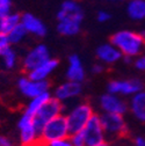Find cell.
<instances>
[{"instance_id":"cell-11","label":"cell","mask_w":145,"mask_h":146,"mask_svg":"<svg viewBox=\"0 0 145 146\" xmlns=\"http://www.w3.org/2000/svg\"><path fill=\"white\" fill-rule=\"evenodd\" d=\"M49 58H50V52H49L48 46L41 43V44L35 45L30 51H28V53L23 58L22 66L27 72H29L36 66L42 64L43 62L48 60Z\"/></svg>"},{"instance_id":"cell-19","label":"cell","mask_w":145,"mask_h":146,"mask_svg":"<svg viewBox=\"0 0 145 146\" xmlns=\"http://www.w3.org/2000/svg\"><path fill=\"white\" fill-rule=\"evenodd\" d=\"M50 98H51V94L49 92H45V93H42L35 98H31L29 103L27 104V107L25 109V113L30 115V116H34L49 101Z\"/></svg>"},{"instance_id":"cell-10","label":"cell","mask_w":145,"mask_h":146,"mask_svg":"<svg viewBox=\"0 0 145 146\" xmlns=\"http://www.w3.org/2000/svg\"><path fill=\"white\" fill-rule=\"evenodd\" d=\"M99 104L103 113H110V114L124 115L129 109L128 103L121 98V95L109 92H107L106 94L100 96Z\"/></svg>"},{"instance_id":"cell-18","label":"cell","mask_w":145,"mask_h":146,"mask_svg":"<svg viewBox=\"0 0 145 146\" xmlns=\"http://www.w3.org/2000/svg\"><path fill=\"white\" fill-rule=\"evenodd\" d=\"M126 14L134 21H142L145 19V0H128Z\"/></svg>"},{"instance_id":"cell-34","label":"cell","mask_w":145,"mask_h":146,"mask_svg":"<svg viewBox=\"0 0 145 146\" xmlns=\"http://www.w3.org/2000/svg\"><path fill=\"white\" fill-rule=\"evenodd\" d=\"M3 21H4V16L0 15V31H3Z\"/></svg>"},{"instance_id":"cell-26","label":"cell","mask_w":145,"mask_h":146,"mask_svg":"<svg viewBox=\"0 0 145 146\" xmlns=\"http://www.w3.org/2000/svg\"><path fill=\"white\" fill-rule=\"evenodd\" d=\"M8 48H11V41L8 38L7 33L0 31V53L7 50Z\"/></svg>"},{"instance_id":"cell-28","label":"cell","mask_w":145,"mask_h":146,"mask_svg":"<svg viewBox=\"0 0 145 146\" xmlns=\"http://www.w3.org/2000/svg\"><path fill=\"white\" fill-rule=\"evenodd\" d=\"M11 0H0V15H7L11 13Z\"/></svg>"},{"instance_id":"cell-32","label":"cell","mask_w":145,"mask_h":146,"mask_svg":"<svg viewBox=\"0 0 145 146\" xmlns=\"http://www.w3.org/2000/svg\"><path fill=\"white\" fill-rule=\"evenodd\" d=\"M103 71H104V66L102 64H94L92 66V72L95 73V74H100Z\"/></svg>"},{"instance_id":"cell-14","label":"cell","mask_w":145,"mask_h":146,"mask_svg":"<svg viewBox=\"0 0 145 146\" xmlns=\"http://www.w3.org/2000/svg\"><path fill=\"white\" fill-rule=\"evenodd\" d=\"M82 92L81 82L77 81H66L62 85H59L55 90V98L58 99L61 102L69 101L70 99L78 98Z\"/></svg>"},{"instance_id":"cell-16","label":"cell","mask_w":145,"mask_h":146,"mask_svg":"<svg viewBox=\"0 0 145 146\" xmlns=\"http://www.w3.org/2000/svg\"><path fill=\"white\" fill-rule=\"evenodd\" d=\"M58 67V60L49 58L48 60L43 62L39 66H36L31 71L28 72V77L34 80H48V78L52 74V72Z\"/></svg>"},{"instance_id":"cell-27","label":"cell","mask_w":145,"mask_h":146,"mask_svg":"<svg viewBox=\"0 0 145 146\" xmlns=\"http://www.w3.org/2000/svg\"><path fill=\"white\" fill-rule=\"evenodd\" d=\"M42 146H73V144L71 143L70 138H64V139H58V140H53L47 144H41Z\"/></svg>"},{"instance_id":"cell-22","label":"cell","mask_w":145,"mask_h":146,"mask_svg":"<svg viewBox=\"0 0 145 146\" xmlns=\"http://www.w3.org/2000/svg\"><path fill=\"white\" fill-rule=\"evenodd\" d=\"M0 58H1V62H3L1 64H3L4 68H6V70H12L16 66L17 56L12 48H8L7 50L0 53Z\"/></svg>"},{"instance_id":"cell-35","label":"cell","mask_w":145,"mask_h":146,"mask_svg":"<svg viewBox=\"0 0 145 146\" xmlns=\"http://www.w3.org/2000/svg\"><path fill=\"white\" fill-rule=\"evenodd\" d=\"M21 146H42L40 143H37V144H29V145H27V144H21Z\"/></svg>"},{"instance_id":"cell-17","label":"cell","mask_w":145,"mask_h":146,"mask_svg":"<svg viewBox=\"0 0 145 146\" xmlns=\"http://www.w3.org/2000/svg\"><path fill=\"white\" fill-rule=\"evenodd\" d=\"M128 107L137 121L145 123V90L144 89L139 90V92H137L131 96V100Z\"/></svg>"},{"instance_id":"cell-29","label":"cell","mask_w":145,"mask_h":146,"mask_svg":"<svg viewBox=\"0 0 145 146\" xmlns=\"http://www.w3.org/2000/svg\"><path fill=\"white\" fill-rule=\"evenodd\" d=\"M96 19H98L99 22L104 23V22L109 21L112 19V14L109 12H107V11H99L98 14H96Z\"/></svg>"},{"instance_id":"cell-6","label":"cell","mask_w":145,"mask_h":146,"mask_svg":"<svg viewBox=\"0 0 145 146\" xmlns=\"http://www.w3.org/2000/svg\"><path fill=\"white\" fill-rule=\"evenodd\" d=\"M81 132L84 135L86 146H96L98 144L104 141L107 137L101 124L100 115L96 114H93V116L89 118Z\"/></svg>"},{"instance_id":"cell-36","label":"cell","mask_w":145,"mask_h":146,"mask_svg":"<svg viewBox=\"0 0 145 146\" xmlns=\"http://www.w3.org/2000/svg\"><path fill=\"white\" fill-rule=\"evenodd\" d=\"M96 146H110V145H109V144H108V143H107V141L104 140V141H102V143H100V144H98Z\"/></svg>"},{"instance_id":"cell-8","label":"cell","mask_w":145,"mask_h":146,"mask_svg":"<svg viewBox=\"0 0 145 146\" xmlns=\"http://www.w3.org/2000/svg\"><path fill=\"white\" fill-rule=\"evenodd\" d=\"M143 89V82L139 79H123L112 80L107 86L109 93H114L121 96H132Z\"/></svg>"},{"instance_id":"cell-31","label":"cell","mask_w":145,"mask_h":146,"mask_svg":"<svg viewBox=\"0 0 145 146\" xmlns=\"http://www.w3.org/2000/svg\"><path fill=\"white\" fill-rule=\"evenodd\" d=\"M0 146H14V143L8 137L0 135Z\"/></svg>"},{"instance_id":"cell-5","label":"cell","mask_w":145,"mask_h":146,"mask_svg":"<svg viewBox=\"0 0 145 146\" xmlns=\"http://www.w3.org/2000/svg\"><path fill=\"white\" fill-rule=\"evenodd\" d=\"M100 119L106 136L122 137L128 132V127H126V123L123 118V115L103 113L102 115H100Z\"/></svg>"},{"instance_id":"cell-3","label":"cell","mask_w":145,"mask_h":146,"mask_svg":"<svg viewBox=\"0 0 145 146\" xmlns=\"http://www.w3.org/2000/svg\"><path fill=\"white\" fill-rule=\"evenodd\" d=\"M93 109L88 103H79L72 108L65 115L70 135L81 131L89 121V118L93 116Z\"/></svg>"},{"instance_id":"cell-20","label":"cell","mask_w":145,"mask_h":146,"mask_svg":"<svg viewBox=\"0 0 145 146\" xmlns=\"http://www.w3.org/2000/svg\"><path fill=\"white\" fill-rule=\"evenodd\" d=\"M81 22L76 20H61L58 21L57 31L63 36H74L80 31Z\"/></svg>"},{"instance_id":"cell-13","label":"cell","mask_w":145,"mask_h":146,"mask_svg":"<svg viewBox=\"0 0 145 146\" xmlns=\"http://www.w3.org/2000/svg\"><path fill=\"white\" fill-rule=\"evenodd\" d=\"M21 25L25 27L28 34L37 37H44L47 35V27L43 21L31 13H25L21 15Z\"/></svg>"},{"instance_id":"cell-37","label":"cell","mask_w":145,"mask_h":146,"mask_svg":"<svg viewBox=\"0 0 145 146\" xmlns=\"http://www.w3.org/2000/svg\"><path fill=\"white\" fill-rule=\"evenodd\" d=\"M139 34H140L142 38H143V41H144V43H145V29H144V30H142V31H140Z\"/></svg>"},{"instance_id":"cell-2","label":"cell","mask_w":145,"mask_h":146,"mask_svg":"<svg viewBox=\"0 0 145 146\" xmlns=\"http://www.w3.org/2000/svg\"><path fill=\"white\" fill-rule=\"evenodd\" d=\"M70 137V130L67 126L66 118L63 114L53 117L40 131V144H47L53 140L64 139Z\"/></svg>"},{"instance_id":"cell-23","label":"cell","mask_w":145,"mask_h":146,"mask_svg":"<svg viewBox=\"0 0 145 146\" xmlns=\"http://www.w3.org/2000/svg\"><path fill=\"white\" fill-rule=\"evenodd\" d=\"M21 22V15L17 13H9L4 16V21H3V33H8L12 30L15 26H17Z\"/></svg>"},{"instance_id":"cell-33","label":"cell","mask_w":145,"mask_h":146,"mask_svg":"<svg viewBox=\"0 0 145 146\" xmlns=\"http://www.w3.org/2000/svg\"><path fill=\"white\" fill-rule=\"evenodd\" d=\"M134 146H145V138L144 137H136L134 141Z\"/></svg>"},{"instance_id":"cell-1","label":"cell","mask_w":145,"mask_h":146,"mask_svg":"<svg viewBox=\"0 0 145 146\" xmlns=\"http://www.w3.org/2000/svg\"><path fill=\"white\" fill-rule=\"evenodd\" d=\"M110 42L122 52L123 56L131 58L139 56L145 48L140 34L132 30H120L115 33Z\"/></svg>"},{"instance_id":"cell-12","label":"cell","mask_w":145,"mask_h":146,"mask_svg":"<svg viewBox=\"0 0 145 146\" xmlns=\"http://www.w3.org/2000/svg\"><path fill=\"white\" fill-rule=\"evenodd\" d=\"M96 57L98 59L106 65H113L122 59V52L112 43H103L96 48Z\"/></svg>"},{"instance_id":"cell-21","label":"cell","mask_w":145,"mask_h":146,"mask_svg":"<svg viewBox=\"0 0 145 146\" xmlns=\"http://www.w3.org/2000/svg\"><path fill=\"white\" fill-rule=\"evenodd\" d=\"M7 35H8L9 41H11V44H19L26 38V36L28 35V33H27V30L25 29V27L20 22L17 26H15L12 30H9L7 33Z\"/></svg>"},{"instance_id":"cell-9","label":"cell","mask_w":145,"mask_h":146,"mask_svg":"<svg viewBox=\"0 0 145 146\" xmlns=\"http://www.w3.org/2000/svg\"><path fill=\"white\" fill-rule=\"evenodd\" d=\"M49 87L50 85L48 80H34V79H30L28 76L21 77L17 80V88H19L20 93L28 99L49 92Z\"/></svg>"},{"instance_id":"cell-30","label":"cell","mask_w":145,"mask_h":146,"mask_svg":"<svg viewBox=\"0 0 145 146\" xmlns=\"http://www.w3.org/2000/svg\"><path fill=\"white\" fill-rule=\"evenodd\" d=\"M135 67L139 71H145V54H139V56L135 57Z\"/></svg>"},{"instance_id":"cell-38","label":"cell","mask_w":145,"mask_h":146,"mask_svg":"<svg viewBox=\"0 0 145 146\" xmlns=\"http://www.w3.org/2000/svg\"><path fill=\"white\" fill-rule=\"evenodd\" d=\"M104 1H108V3H121V1H124V0H104Z\"/></svg>"},{"instance_id":"cell-24","label":"cell","mask_w":145,"mask_h":146,"mask_svg":"<svg viewBox=\"0 0 145 146\" xmlns=\"http://www.w3.org/2000/svg\"><path fill=\"white\" fill-rule=\"evenodd\" d=\"M57 19H58V21H61V20H76V21L82 22L84 12H80V13H66V12L59 9L58 13H57Z\"/></svg>"},{"instance_id":"cell-25","label":"cell","mask_w":145,"mask_h":146,"mask_svg":"<svg viewBox=\"0 0 145 146\" xmlns=\"http://www.w3.org/2000/svg\"><path fill=\"white\" fill-rule=\"evenodd\" d=\"M69 138H70L71 143L73 144V146H86L85 145V138H84V135L81 131L71 133Z\"/></svg>"},{"instance_id":"cell-7","label":"cell","mask_w":145,"mask_h":146,"mask_svg":"<svg viewBox=\"0 0 145 146\" xmlns=\"http://www.w3.org/2000/svg\"><path fill=\"white\" fill-rule=\"evenodd\" d=\"M17 129L20 132V141L21 144H37L40 143V131L35 126L33 116L28 114H23L19 122H17Z\"/></svg>"},{"instance_id":"cell-15","label":"cell","mask_w":145,"mask_h":146,"mask_svg":"<svg viewBox=\"0 0 145 146\" xmlns=\"http://www.w3.org/2000/svg\"><path fill=\"white\" fill-rule=\"evenodd\" d=\"M66 78L71 81L82 82L86 78L85 67L78 54H71L69 57V67L66 71Z\"/></svg>"},{"instance_id":"cell-4","label":"cell","mask_w":145,"mask_h":146,"mask_svg":"<svg viewBox=\"0 0 145 146\" xmlns=\"http://www.w3.org/2000/svg\"><path fill=\"white\" fill-rule=\"evenodd\" d=\"M63 113V102H61L55 96H51L49 101L40 109V110L33 116L35 126L37 130L41 131V129L44 126L45 123H48L50 119L56 117Z\"/></svg>"}]
</instances>
